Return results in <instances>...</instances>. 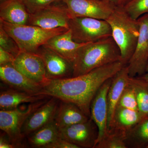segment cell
<instances>
[{"instance_id":"7","label":"cell","mask_w":148,"mask_h":148,"mask_svg":"<svg viewBox=\"0 0 148 148\" xmlns=\"http://www.w3.org/2000/svg\"><path fill=\"white\" fill-rule=\"evenodd\" d=\"M72 18L87 17L107 20L117 6L108 0H62Z\"/></svg>"},{"instance_id":"30","label":"cell","mask_w":148,"mask_h":148,"mask_svg":"<svg viewBox=\"0 0 148 148\" xmlns=\"http://www.w3.org/2000/svg\"><path fill=\"white\" fill-rule=\"evenodd\" d=\"M77 146L70 143L65 139L59 137L45 148H79Z\"/></svg>"},{"instance_id":"35","label":"cell","mask_w":148,"mask_h":148,"mask_svg":"<svg viewBox=\"0 0 148 148\" xmlns=\"http://www.w3.org/2000/svg\"><path fill=\"white\" fill-rule=\"evenodd\" d=\"M145 148H148V145H147L146 146V147Z\"/></svg>"},{"instance_id":"32","label":"cell","mask_w":148,"mask_h":148,"mask_svg":"<svg viewBox=\"0 0 148 148\" xmlns=\"http://www.w3.org/2000/svg\"><path fill=\"white\" fill-rule=\"evenodd\" d=\"M14 145L11 142L9 139L7 140L5 137L1 136L0 138V148H16Z\"/></svg>"},{"instance_id":"9","label":"cell","mask_w":148,"mask_h":148,"mask_svg":"<svg viewBox=\"0 0 148 148\" xmlns=\"http://www.w3.org/2000/svg\"><path fill=\"white\" fill-rule=\"evenodd\" d=\"M71 18L65 5H51L36 13L30 14L28 24L46 29L60 27L69 29V21Z\"/></svg>"},{"instance_id":"29","label":"cell","mask_w":148,"mask_h":148,"mask_svg":"<svg viewBox=\"0 0 148 148\" xmlns=\"http://www.w3.org/2000/svg\"><path fill=\"white\" fill-rule=\"evenodd\" d=\"M30 14L36 13L51 5L57 0H22Z\"/></svg>"},{"instance_id":"20","label":"cell","mask_w":148,"mask_h":148,"mask_svg":"<svg viewBox=\"0 0 148 148\" xmlns=\"http://www.w3.org/2000/svg\"><path fill=\"white\" fill-rule=\"evenodd\" d=\"M89 119L76 105L61 101L58 105L54 121L58 129H60L87 121Z\"/></svg>"},{"instance_id":"33","label":"cell","mask_w":148,"mask_h":148,"mask_svg":"<svg viewBox=\"0 0 148 148\" xmlns=\"http://www.w3.org/2000/svg\"><path fill=\"white\" fill-rule=\"evenodd\" d=\"M114 3L117 6L124 7L131 0H108Z\"/></svg>"},{"instance_id":"28","label":"cell","mask_w":148,"mask_h":148,"mask_svg":"<svg viewBox=\"0 0 148 148\" xmlns=\"http://www.w3.org/2000/svg\"><path fill=\"white\" fill-rule=\"evenodd\" d=\"M0 47L16 57L21 50L14 40L0 24Z\"/></svg>"},{"instance_id":"25","label":"cell","mask_w":148,"mask_h":148,"mask_svg":"<svg viewBox=\"0 0 148 148\" xmlns=\"http://www.w3.org/2000/svg\"><path fill=\"white\" fill-rule=\"evenodd\" d=\"M97 148H127L124 138L115 132L108 131L105 137L95 146Z\"/></svg>"},{"instance_id":"5","label":"cell","mask_w":148,"mask_h":148,"mask_svg":"<svg viewBox=\"0 0 148 148\" xmlns=\"http://www.w3.org/2000/svg\"><path fill=\"white\" fill-rule=\"evenodd\" d=\"M69 29L73 40L79 43L93 42L112 36L108 21L91 17L72 18L69 21Z\"/></svg>"},{"instance_id":"27","label":"cell","mask_w":148,"mask_h":148,"mask_svg":"<svg viewBox=\"0 0 148 148\" xmlns=\"http://www.w3.org/2000/svg\"><path fill=\"white\" fill-rule=\"evenodd\" d=\"M116 106L134 110H138V103L135 91L130 84L124 89Z\"/></svg>"},{"instance_id":"21","label":"cell","mask_w":148,"mask_h":148,"mask_svg":"<svg viewBox=\"0 0 148 148\" xmlns=\"http://www.w3.org/2000/svg\"><path fill=\"white\" fill-rule=\"evenodd\" d=\"M46 97L42 94H32L13 89L6 90L0 93V108L1 110L15 109L21 104L35 103Z\"/></svg>"},{"instance_id":"23","label":"cell","mask_w":148,"mask_h":148,"mask_svg":"<svg viewBox=\"0 0 148 148\" xmlns=\"http://www.w3.org/2000/svg\"><path fill=\"white\" fill-rule=\"evenodd\" d=\"M125 142L127 147L146 148L148 145V116L144 118L130 130L126 135Z\"/></svg>"},{"instance_id":"15","label":"cell","mask_w":148,"mask_h":148,"mask_svg":"<svg viewBox=\"0 0 148 148\" xmlns=\"http://www.w3.org/2000/svg\"><path fill=\"white\" fill-rule=\"evenodd\" d=\"M58 100L52 97L29 116L22 127V132L24 136L30 135L54 121L58 108Z\"/></svg>"},{"instance_id":"13","label":"cell","mask_w":148,"mask_h":148,"mask_svg":"<svg viewBox=\"0 0 148 148\" xmlns=\"http://www.w3.org/2000/svg\"><path fill=\"white\" fill-rule=\"evenodd\" d=\"M37 53L42 58L48 79H59L73 77V63L60 54L44 45L40 48Z\"/></svg>"},{"instance_id":"10","label":"cell","mask_w":148,"mask_h":148,"mask_svg":"<svg viewBox=\"0 0 148 148\" xmlns=\"http://www.w3.org/2000/svg\"><path fill=\"white\" fill-rule=\"evenodd\" d=\"M59 136L79 148H95L98 130L90 118L87 121L59 129Z\"/></svg>"},{"instance_id":"31","label":"cell","mask_w":148,"mask_h":148,"mask_svg":"<svg viewBox=\"0 0 148 148\" xmlns=\"http://www.w3.org/2000/svg\"><path fill=\"white\" fill-rule=\"evenodd\" d=\"M15 58L11 53L0 47V65L12 64Z\"/></svg>"},{"instance_id":"6","label":"cell","mask_w":148,"mask_h":148,"mask_svg":"<svg viewBox=\"0 0 148 148\" xmlns=\"http://www.w3.org/2000/svg\"><path fill=\"white\" fill-rule=\"evenodd\" d=\"M46 101L41 100L30 103L24 109L16 108L0 111V128L8 137L16 147L22 146L24 136L22 134L23 125L29 116Z\"/></svg>"},{"instance_id":"11","label":"cell","mask_w":148,"mask_h":148,"mask_svg":"<svg viewBox=\"0 0 148 148\" xmlns=\"http://www.w3.org/2000/svg\"><path fill=\"white\" fill-rule=\"evenodd\" d=\"M12 64L24 75L42 86L48 80L44 63L38 53L21 51Z\"/></svg>"},{"instance_id":"19","label":"cell","mask_w":148,"mask_h":148,"mask_svg":"<svg viewBox=\"0 0 148 148\" xmlns=\"http://www.w3.org/2000/svg\"><path fill=\"white\" fill-rule=\"evenodd\" d=\"M2 1V0H1ZM30 14L22 0H3L0 19L15 24H28Z\"/></svg>"},{"instance_id":"16","label":"cell","mask_w":148,"mask_h":148,"mask_svg":"<svg viewBox=\"0 0 148 148\" xmlns=\"http://www.w3.org/2000/svg\"><path fill=\"white\" fill-rule=\"evenodd\" d=\"M143 118V116L138 110L116 106L108 131L119 134L125 140L126 135L130 130Z\"/></svg>"},{"instance_id":"8","label":"cell","mask_w":148,"mask_h":148,"mask_svg":"<svg viewBox=\"0 0 148 148\" xmlns=\"http://www.w3.org/2000/svg\"><path fill=\"white\" fill-rule=\"evenodd\" d=\"M140 34L134 53L127 66L130 77L142 76L148 61V13L138 18Z\"/></svg>"},{"instance_id":"2","label":"cell","mask_w":148,"mask_h":148,"mask_svg":"<svg viewBox=\"0 0 148 148\" xmlns=\"http://www.w3.org/2000/svg\"><path fill=\"white\" fill-rule=\"evenodd\" d=\"M122 61L118 46L112 36L86 43L80 48L73 63V77L84 75L94 69Z\"/></svg>"},{"instance_id":"14","label":"cell","mask_w":148,"mask_h":148,"mask_svg":"<svg viewBox=\"0 0 148 148\" xmlns=\"http://www.w3.org/2000/svg\"><path fill=\"white\" fill-rule=\"evenodd\" d=\"M0 79L3 82L12 89L19 91L40 94L42 89V86L24 75L12 64L0 65Z\"/></svg>"},{"instance_id":"1","label":"cell","mask_w":148,"mask_h":148,"mask_svg":"<svg viewBox=\"0 0 148 148\" xmlns=\"http://www.w3.org/2000/svg\"><path fill=\"white\" fill-rule=\"evenodd\" d=\"M126 65L123 61H117L81 75L48 79L40 94L73 103L90 118V105L97 91Z\"/></svg>"},{"instance_id":"4","label":"cell","mask_w":148,"mask_h":148,"mask_svg":"<svg viewBox=\"0 0 148 148\" xmlns=\"http://www.w3.org/2000/svg\"><path fill=\"white\" fill-rule=\"evenodd\" d=\"M0 24L16 42L21 51L37 53L51 38L69 29L60 27L46 29L29 24H15L0 19Z\"/></svg>"},{"instance_id":"26","label":"cell","mask_w":148,"mask_h":148,"mask_svg":"<svg viewBox=\"0 0 148 148\" xmlns=\"http://www.w3.org/2000/svg\"><path fill=\"white\" fill-rule=\"evenodd\" d=\"M123 8L132 18L138 19L148 13V0H131Z\"/></svg>"},{"instance_id":"22","label":"cell","mask_w":148,"mask_h":148,"mask_svg":"<svg viewBox=\"0 0 148 148\" xmlns=\"http://www.w3.org/2000/svg\"><path fill=\"white\" fill-rule=\"evenodd\" d=\"M29 136V143L31 145L34 147L43 148L60 137L59 129L54 121Z\"/></svg>"},{"instance_id":"17","label":"cell","mask_w":148,"mask_h":148,"mask_svg":"<svg viewBox=\"0 0 148 148\" xmlns=\"http://www.w3.org/2000/svg\"><path fill=\"white\" fill-rule=\"evenodd\" d=\"M85 43H79L74 41L72 38L71 32L69 29L63 34L50 38L44 46L73 64L80 48Z\"/></svg>"},{"instance_id":"34","label":"cell","mask_w":148,"mask_h":148,"mask_svg":"<svg viewBox=\"0 0 148 148\" xmlns=\"http://www.w3.org/2000/svg\"><path fill=\"white\" fill-rule=\"evenodd\" d=\"M140 77H142V78L144 80H145L146 82H148V61L147 64V66H146L145 73H144V75H143L142 76H140Z\"/></svg>"},{"instance_id":"12","label":"cell","mask_w":148,"mask_h":148,"mask_svg":"<svg viewBox=\"0 0 148 148\" xmlns=\"http://www.w3.org/2000/svg\"><path fill=\"white\" fill-rule=\"evenodd\" d=\"M112 80V78L101 86L90 105V118L96 125L98 130V137L95 146L105 137L108 131V94Z\"/></svg>"},{"instance_id":"18","label":"cell","mask_w":148,"mask_h":148,"mask_svg":"<svg viewBox=\"0 0 148 148\" xmlns=\"http://www.w3.org/2000/svg\"><path fill=\"white\" fill-rule=\"evenodd\" d=\"M130 78L127 65L123 67L112 78L108 94V130L112 122L114 112L120 98L125 88L129 84Z\"/></svg>"},{"instance_id":"24","label":"cell","mask_w":148,"mask_h":148,"mask_svg":"<svg viewBox=\"0 0 148 148\" xmlns=\"http://www.w3.org/2000/svg\"><path fill=\"white\" fill-rule=\"evenodd\" d=\"M129 84L136 95L138 110L143 118L148 116V82L140 77H130Z\"/></svg>"},{"instance_id":"3","label":"cell","mask_w":148,"mask_h":148,"mask_svg":"<svg viewBox=\"0 0 148 148\" xmlns=\"http://www.w3.org/2000/svg\"><path fill=\"white\" fill-rule=\"evenodd\" d=\"M106 20L110 26L112 37L119 48L122 60L127 65L140 34L139 21L132 18L123 7L119 6L116 7Z\"/></svg>"}]
</instances>
